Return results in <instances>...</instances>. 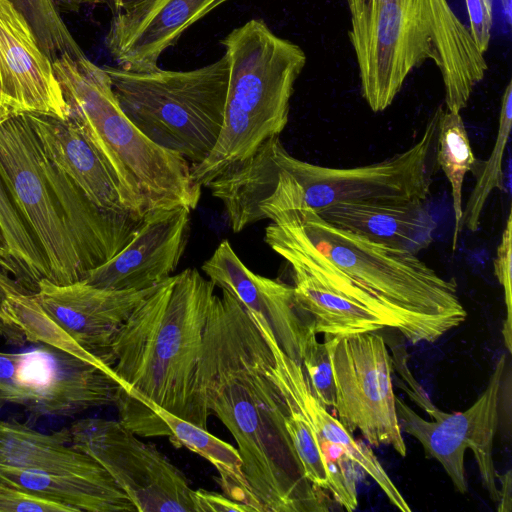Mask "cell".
Masks as SVG:
<instances>
[{
  "label": "cell",
  "mask_w": 512,
  "mask_h": 512,
  "mask_svg": "<svg viewBox=\"0 0 512 512\" xmlns=\"http://www.w3.org/2000/svg\"><path fill=\"white\" fill-rule=\"evenodd\" d=\"M271 356L241 303L226 290L215 294L197 372L207 409L235 439L262 512L326 510L285 428L287 406L267 374Z\"/></svg>",
  "instance_id": "cell-1"
},
{
  "label": "cell",
  "mask_w": 512,
  "mask_h": 512,
  "mask_svg": "<svg viewBox=\"0 0 512 512\" xmlns=\"http://www.w3.org/2000/svg\"><path fill=\"white\" fill-rule=\"evenodd\" d=\"M215 287L188 268L134 309L110 349L109 364L120 384L116 399L150 403L207 429L211 414L197 372Z\"/></svg>",
  "instance_id": "cell-2"
},
{
  "label": "cell",
  "mask_w": 512,
  "mask_h": 512,
  "mask_svg": "<svg viewBox=\"0 0 512 512\" xmlns=\"http://www.w3.org/2000/svg\"><path fill=\"white\" fill-rule=\"evenodd\" d=\"M346 2L361 92L373 112L387 109L410 72L428 59L441 73L446 110L467 106L488 65L447 0Z\"/></svg>",
  "instance_id": "cell-3"
},
{
  "label": "cell",
  "mask_w": 512,
  "mask_h": 512,
  "mask_svg": "<svg viewBox=\"0 0 512 512\" xmlns=\"http://www.w3.org/2000/svg\"><path fill=\"white\" fill-rule=\"evenodd\" d=\"M68 105V119L86 137L106 166L126 211L137 218L184 206L195 210L201 186L191 164L146 137L125 115L103 67L85 55L52 62Z\"/></svg>",
  "instance_id": "cell-4"
},
{
  "label": "cell",
  "mask_w": 512,
  "mask_h": 512,
  "mask_svg": "<svg viewBox=\"0 0 512 512\" xmlns=\"http://www.w3.org/2000/svg\"><path fill=\"white\" fill-rule=\"evenodd\" d=\"M277 211H284L320 253L379 301L411 344L435 342L467 319L456 282L417 254L333 226L301 199Z\"/></svg>",
  "instance_id": "cell-5"
},
{
  "label": "cell",
  "mask_w": 512,
  "mask_h": 512,
  "mask_svg": "<svg viewBox=\"0 0 512 512\" xmlns=\"http://www.w3.org/2000/svg\"><path fill=\"white\" fill-rule=\"evenodd\" d=\"M221 44L229 62L224 122L209 156L191 166L201 187L280 135L307 60L299 45L277 36L262 19L234 28Z\"/></svg>",
  "instance_id": "cell-6"
},
{
  "label": "cell",
  "mask_w": 512,
  "mask_h": 512,
  "mask_svg": "<svg viewBox=\"0 0 512 512\" xmlns=\"http://www.w3.org/2000/svg\"><path fill=\"white\" fill-rule=\"evenodd\" d=\"M103 68L120 108L152 142L179 154L191 166L209 156L224 122L229 82L225 54L186 71L159 66L145 71Z\"/></svg>",
  "instance_id": "cell-7"
},
{
  "label": "cell",
  "mask_w": 512,
  "mask_h": 512,
  "mask_svg": "<svg viewBox=\"0 0 512 512\" xmlns=\"http://www.w3.org/2000/svg\"><path fill=\"white\" fill-rule=\"evenodd\" d=\"M411 399L431 420L424 419L407 403L396 397V410L402 432L416 438L428 458L437 460L451 479L456 491L468 490L465 476V453L472 450L482 484L489 497L498 504L497 472L493 460L494 439L499 424L500 401L506 369V355L502 354L490 375L487 386L477 400L465 411L447 413L438 409L416 382L400 357L392 358Z\"/></svg>",
  "instance_id": "cell-8"
},
{
  "label": "cell",
  "mask_w": 512,
  "mask_h": 512,
  "mask_svg": "<svg viewBox=\"0 0 512 512\" xmlns=\"http://www.w3.org/2000/svg\"><path fill=\"white\" fill-rule=\"evenodd\" d=\"M269 220L265 242L290 265L296 301L316 334L398 331L390 312L320 253L284 211Z\"/></svg>",
  "instance_id": "cell-9"
},
{
  "label": "cell",
  "mask_w": 512,
  "mask_h": 512,
  "mask_svg": "<svg viewBox=\"0 0 512 512\" xmlns=\"http://www.w3.org/2000/svg\"><path fill=\"white\" fill-rule=\"evenodd\" d=\"M440 105L420 139L384 161L354 168H331L290 155L280 139L276 152L281 165L296 181L304 205L315 212L345 202L424 201L436 170Z\"/></svg>",
  "instance_id": "cell-10"
},
{
  "label": "cell",
  "mask_w": 512,
  "mask_h": 512,
  "mask_svg": "<svg viewBox=\"0 0 512 512\" xmlns=\"http://www.w3.org/2000/svg\"><path fill=\"white\" fill-rule=\"evenodd\" d=\"M332 366L334 410L345 429L358 430L370 446H391L405 457L393 390V361L376 331L324 335Z\"/></svg>",
  "instance_id": "cell-11"
},
{
  "label": "cell",
  "mask_w": 512,
  "mask_h": 512,
  "mask_svg": "<svg viewBox=\"0 0 512 512\" xmlns=\"http://www.w3.org/2000/svg\"><path fill=\"white\" fill-rule=\"evenodd\" d=\"M0 175L40 246L57 284L82 280L85 271L40 163L36 137L23 113L0 108Z\"/></svg>",
  "instance_id": "cell-12"
},
{
  "label": "cell",
  "mask_w": 512,
  "mask_h": 512,
  "mask_svg": "<svg viewBox=\"0 0 512 512\" xmlns=\"http://www.w3.org/2000/svg\"><path fill=\"white\" fill-rule=\"evenodd\" d=\"M68 431L70 444L110 474L137 512H196L182 471L119 421L83 418Z\"/></svg>",
  "instance_id": "cell-13"
},
{
  "label": "cell",
  "mask_w": 512,
  "mask_h": 512,
  "mask_svg": "<svg viewBox=\"0 0 512 512\" xmlns=\"http://www.w3.org/2000/svg\"><path fill=\"white\" fill-rule=\"evenodd\" d=\"M252 320L272 352L267 365L268 376L293 399L320 441L335 484L333 499L349 512L358 507L357 466L374 480L393 506L402 512H410L408 502L370 446L357 441L337 417L317 400L301 363L283 351L267 321L264 318Z\"/></svg>",
  "instance_id": "cell-14"
},
{
  "label": "cell",
  "mask_w": 512,
  "mask_h": 512,
  "mask_svg": "<svg viewBox=\"0 0 512 512\" xmlns=\"http://www.w3.org/2000/svg\"><path fill=\"white\" fill-rule=\"evenodd\" d=\"M229 0H116L105 45L118 67L145 71L197 21Z\"/></svg>",
  "instance_id": "cell-15"
},
{
  "label": "cell",
  "mask_w": 512,
  "mask_h": 512,
  "mask_svg": "<svg viewBox=\"0 0 512 512\" xmlns=\"http://www.w3.org/2000/svg\"><path fill=\"white\" fill-rule=\"evenodd\" d=\"M191 210L184 206L146 213L132 239L82 281L111 290H145L168 279L187 246Z\"/></svg>",
  "instance_id": "cell-16"
},
{
  "label": "cell",
  "mask_w": 512,
  "mask_h": 512,
  "mask_svg": "<svg viewBox=\"0 0 512 512\" xmlns=\"http://www.w3.org/2000/svg\"><path fill=\"white\" fill-rule=\"evenodd\" d=\"M0 108L68 119L69 109L52 61L10 0H0Z\"/></svg>",
  "instance_id": "cell-17"
},
{
  "label": "cell",
  "mask_w": 512,
  "mask_h": 512,
  "mask_svg": "<svg viewBox=\"0 0 512 512\" xmlns=\"http://www.w3.org/2000/svg\"><path fill=\"white\" fill-rule=\"evenodd\" d=\"M156 287L111 290L82 280L57 284L43 278L33 295L84 349L110 366V349L115 337L134 309Z\"/></svg>",
  "instance_id": "cell-18"
},
{
  "label": "cell",
  "mask_w": 512,
  "mask_h": 512,
  "mask_svg": "<svg viewBox=\"0 0 512 512\" xmlns=\"http://www.w3.org/2000/svg\"><path fill=\"white\" fill-rule=\"evenodd\" d=\"M202 270L215 286L231 293L249 315L263 317L283 351L301 363L305 339L313 328L296 301L293 286L252 272L228 240L220 242Z\"/></svg>",
  "instance_id": "cell-19"
},
{
  "label": "cell",
  "mask_w": 512,
  "mask_h": 512,
  "mask_svg": "<svg viewBox=\"0 0 512 512\" xmlns=\"http://www.w3.org/2000/svg\"><path fill=\"white\" fill-rule=\"evenodd\" d=\"M119 422L137 436L169 437L177 447H185L209 461L218 471L220 485L230 499L262 512L243 471L237 448L187 420L150 403L116 399Z\"/></svg>",
  "instance_id": "cell-20"
},
{
  "label": "cell",
  "mask_w": 512,
  "mask_h": 512,
  "mask_svg": "<svg viewBox=\"0 0 512 512\" xmlns=\"http://www.w3.org/2000/svg\"><path fill=\"white\" fill-rule=\"evenodd\" d=\"M39 152L43 172L86 273L118 254L132 239L142 218L98 207L66 174Z\"/></svg>",
  "instance_id": "cell-21"
},
{
  "label": "cell",
  "mask_w": 512,
  "mask_h": 512,
  "mask_svg": "<svg viewBox=\"0 0 512 512\" xmlns=\"http://www.w3.org/2000/svg\"><path fill=\"white\" fill-rule=\"evenodd\" d=\"M23 114L36 137L39 150L94 204L108 211L128 213L103 161L69 119L38 112Z\"/></svg>",
  "instance_id": "cell-22"
},
{
  "label": "cell",
  "mask_w": 512,
  "mask_h": 512,
  "mask_svg": "<svg viewBox=\"0 0 512 512\" xmlns=\"http://www.w3.org/2000/svg\"><path fill=\"white\" fill-rule=\"evenodd\" d=\"M423 202H345L316 213L333 226L417 254L432 243L437 226Z\"/></svg>",
  "instance_id": "cell-23"
},
{
  "label": "cell",
  "mask_w": 512,
  "mask_h": 512,
  "mask_svg": "<svg viewBox=\"0 0 512 512\" xmlns=\"http://www.w3.org/2000/svg\"><path fill=\"white\" fill-rule=\"evenodd\" d=\"M69 439L68 429L46 434L17 421L0 418V464L94 480H114L96 460L74 448Z\"/></svg>",
  "instance_id": "cell-24"
},
{
  "label": "cell",
  "mask_w": 512,
  "mask_h": 512,
  "mask_svg": "<svg viewBox=\"0 0 512 512\" xmlns=\"http://www.w3.org/2000/svg\"><path fill=\"white\" fill-rule=\"evenodd\" d=\"M0 481L62 504L71 512H137L114 480H94L0 464Z\"/></svg>",
  "instance_id": "cell-25"
},
{
  "label": "cell",
  "mask_w": 512,
  "mask_h": 512,
  "mask_svg": "<svg viewBox=\"0 0 512 512\" xmlns=\"http://www.w3.org/2000/svg\"><path fill=\"white\" fill-rule=\"evenodd\" d=\"M4 318L21 331L26 342L47 345L74 356L98 367L117 380L112 368L84 349L42 308L33 293L21 292L10 295L4 304Z\"/></svg>",
  "instance_id": "cell-26"
},
{
  "label": "cell",
  "mask_w": 512,
  "mask_h": 512,
  "mask_svg": "<svg viewBox=\"0 0 512 512\" xmlns=\"http://www.w3.org/2000/svg\"><path fill=\"white\" fill-rule=\"evenodd\" d=\"M476 161L460 113L443 109L438 121L436 162L451 186L455 228L452 249H456L463 212L462 187L466 174Z\"/></svg>",
  "instance_id": "cell-27"
},
{
  "label": "cell",
  "mask_w": 512,
  "mask_h": 512,
  "mask_svg": "<svg viewBox=\"0 0 512 512\" xmlns=\"http://www.w3.org/2000/svg\"><path fill=\"white\" fill-rule=\"evenodd\" d=\"M512 127V82L509 81L501 100L497 137L490 156L485 161H475L472 172L476 182L461 217V230L476 232L486 201L493 190L505 188L503 159Z\"/></svg>",
  "instance_id": "cell-28"
},
{
  "label": "cell",
  "mask_w": 512,
  "mask_h": 512,
  "mask_svg": "<svg viewBox=\"0 0 512 512\" xmlns=\"http://www.w3.org/2000/svg\"><path fill=\"white\" fill-rule=\"evenodd\" d=\"M0 230L8 252L20 271L22 287L34 293L41 279H50L49 267L40 246L13 203L1 175Z\"/></svg>",
  "instance_id": "cell-29"
},
{
  "label": "cell",
  "mask_w": 512,
  "mask_h": 512,
  "mask_svg": "<svg viewBox=\"0 0 512 512\" xmlns=\"http://www.w3.org/2000/svg\"><path fill=\"white\" fill-rule=\"evenodd\" d=\"M279 391L287 406L285 428L303 475L315 488L328 491L334 498L336 493L334 480L314 429L293 399L280 389Z\"/></svg>",
  "instance_id": "cell-30"
},
{
  "label": "cell",
  "mask_w": 512,
  "mask_h": 512,
  "mask_svg": "<svg viewBox=\"0 0 512 512\" xmlns=\"http://www.w3.org/2000/svg\"><path fill=\"white\" fill-rule=\"evenodd\" d=\"M31 27L42 51L53 62L60 56L85 55L66 27L54 0H10Z\"/></svg>",
  "instance_id": "cell-31"
},
{
  "label": "cell",
  "mask_w": 512,
  "mask_h": 512,
  "mask_svg": "<svg viewBox=\"0 0 512 512\" xmlns=\"http://www.w3.org/2000/svg\"><path fill=\"white\" fill-rule=\"evenodd\" d=\"M312 330L305 339L301 365L317 400L327 409H334L336 393L332 366L325 343L317 340Z\"/></svg>",
  "instance_id": "cell-32"
},
{
  "label": "cell",
  "mask_w": 512,
  "mask_h": 512,
  "mask_svg": "<svg viewBox=\"0 0 512 512\" xmlns=\"http://www.w3.org/2000/svg\"><path fill=\"white\" fill-rule=\"evenodd\" d=\"M512 263V214H508L505 229L501 240L496 249L494 258V274L503 287L505 304L507 309L506 321L504 322L503 336L504 343L508 351L511 352V310H512V290H511V265Z\"/></svg>",
  "instance_id": "cell-33"
},
{
  "label": "cell",
  "mask_w": 512,
  "mask_h": 512,
  "mask_svg": "<svg viewBox=\"0 0 512 512\" xmlns=\"http://www.w3.org/2000/svg\"><path fill=\"white\" fill-rule=\"evenodd\" d=\"M71 512L59 503L0 481V512Z\"/></svg>",
  "instance_id": "cell-34"
},
{
  "label": "cell",
  "mask_w": 512,
  "mask_h": 512,
  "mask_svg": "<svg viewBox=\"0 0 512 512\" xmlns=\"http://www.w3.org/2000/svg\"><path fill=\"white\" fill-rule=\"evenodd\" d=\"M470 35L481 53L488 50L493 25L492 0H465Z\"/></svg>",
  "instance_id": "cell-35"
},
{
  "label": "cell",
  "mask_w": 512,
  "mask_h": 512,
  "mask_svg": "<svg viewBox=\"0 0 512 512\" xmlns=\"http://www.w3.org/2000/svg\"><path fill=\"white\" fill-rule=\"evenodd\" d=\"M21 292L28 291L16 279L0 269V337L12 345H21L26 341L21 331L4 318V304L10 295Z\"/></svg>",
  "instance_id": "cell-36"
},
{
  "label": "cell",
  "mask_w": 512,
  "mask_h": 512,
  "mask_svg": "<svg viewBox=\"0 0 512 512\" xmlns=\"http://www.w3.org/2000/svg\"><path fill=\"white\" fill-rule=\"evenodd\" d=\"M193 497L196 512H255L250 506L213 491L194 490Z\"/></svg>",
  "instance_id": "cell-37"
},
{
  "label": "cell",
  "mask_w": 512,
  "mask_h": 512,
  "mask_svg": "<svg viewBox=\"0 0 512 512\" xmlns=\"http://www.w3.org/2000/svg\"><path fill=\"white\" fill-rule=\"evenodd\" d=\"M497 479H499L501 484V489L499 490V501H498V512H510L511 511V471H507L505 474H498Z\"/></svg>",
  "instance_id": "cell-38"
},
{
  "label": "cell",
  "mask_w": 512,
  "mask_h": 512,
  "mask_svg": "<svg viewBox=\"0 0 512 512\" xmlns=\"http://www.w3.org/2000/svg\"><path fill=\"white\" fill-rule=\"evenodd\" d=\"M0 269L4 270L8 274H12L18 283L21 285V275L17 265L11 258L8 249L6 247L5 240L0 230Z\"/></svg>",
  "instance_id": "cell-39"
},
{
  "label": "cell",
  "mask_w": 512,
  "mask_h": 512,
  "mask_svg": "<svg viewBox=\"0 0 512 512\" xmlns=\"http://www.w3.org/2000/svg\"><path fill=\"white\" fill-rule=\"evenodd\" d=\"M502 11L506 22L508 25H511V17H512V1L511 0H500Z\"/></svg>",
  "instance_id": "cell-40"
},
{
  "label": "cell",
  "mask_w": 512,
  "mask_h": 512,
  "mask_svg": "<svg viewBox=\"0 0 512 512\" xmlns=\"http://www.w3.org/2000/svg\"><path fill=\"white\" fill-rule=\"evenodd\" d=\"M79 3L85 4H110L111 6L114 4L116 0H77Z\"/></svg>",
  "instance_id": "cell-41"
}]
</instances>
